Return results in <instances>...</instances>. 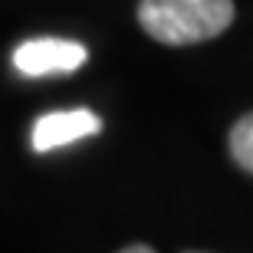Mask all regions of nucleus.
<instances>
[{
  "mask_svg": "<svg viewBox=\"0 0 253 253\" xmlns=\"http://www.w3.org/2000/svg\"><path fill=\"white\" fill-rule=\"evenodd\" d=\"M138 23L165 46H194L234 23V0H141Z\"/></svg>",
  "mask_w": 253,
  "mask_h": 253,
  "instance_id": "f257e3e1",
  "label": "nucleus"
},
{
  "mask_svg": "<svg viewBox=\"0 0 253 253\" xmlns=\"http://www.w3.org/2000/svg\"><path fill=\"white\" fill-rule=\"evenodd\" d=\"M89 53L83 43L76 40H59V37H40L27 40L13 49V66L17 73L40 79V76H59V73H76L79 66H85Z\"/></svg>",
  "mask_w": 253,
  "mask_h": 253,
  "instance_id": "f03ea898",
  "label": "nucleus"
},
{
  "mask_svg": "<svg viewBox=\"0 0 253 253\" xmlns=\"http://www.w3.org/2000/svg\"><path fill=\"white\" fill-rule=\"evenodd\" d=\"M102 131V119L89 109H66V112H46L33 122L30 131V145L33 151H56L66 148L73 141H83L89 135H99Z\"/></svg>",
  "mask_w": 253,
  "mask_h": 253,
  "instance_id": "7ed1b4c3",
  "label": "nucleus"
},
{
  "mask_svg": "<svg viewBox=\"0 0 253 253\" xmlns=\"http://www.w3.org/2000/svg\"><path fill=\"white\" fill-rule=\"evenodd\" d=\"M230 155H234V161L240 168L253 174V112H247L230 128Z\"/></svg>",
  "mask_w": 253,
  "mask_h": 253,
  "instance_id": "20e7f679",
  "label": "nucleus"
},
{
  "mask_svg": "<svg viewBox=\"0 0 253 253\" xmlns=\"http://www.w3.org/2000/svg\"><path fill=\"white\" fill-rule=\"evenodd\" d=\"M125 253H151V247L148 244H131V247H125Z\"/></svg>",
  "mask_w": 253,
  "mask_h": 253,
  "instance_id": "39448f33",
  "label": "nucleus"
}]
</instances>
